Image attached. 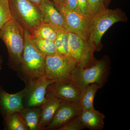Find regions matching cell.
I'll use <instances>...</instances> for the list:
<instances>
[{
	"mask_svg": "<svg viewBox=\"0 0 130 130\" xmlns=\"http://www.w3.org/2000/svg\"><path fill=\"white\" fill-rule=\"evenodd\" d=\"M111 66L109 57L105 56L100 60L95 59L83 67L76 66L71 74L72 79L79 86L83 92L91 84L102 88L108 81Z\"/></svg>",
	"mask_w": 130,
	"mask_h": 130,
	"instance_id": "6da1fadb",
	"label": "cell"
},
{
	"mask_svg": "<svg viewBox=\"0 0 130 130\" xmlns=\"http://www.w3.org/2000/svg\"><path fill=\"white\" fill-rule=\"evenodd\" d=\"M45 56L38 50L32 41L30 32L25 29L24 45L19 77L25 84L45 76Z\"/></svg>",
	"mask_w": 130,
	"mask_h": 130,
	"instance_id": "7a4b0ae2",
	"label": "cell"
},
{
	"mask_svg": "<svg viewBox=\"0 0 130 130\" xmlns=\"http://www.w3.org/2000/svg\"><path fill=\"white\" fill-rule=\"evenodd\" d=\"M25 29L13 18L0 29V38L8 54V66L16 72L19 70L24 45Z\"/></svg>",
	"mask_w": 130,
	"mask_h": 130,
	"instance_id": "3957f363",
	"label": "cell"
},
{
	"mask_svg": "<svg viewBox=\"0 0 130 130\" xmlns=\"http://www.w3.org/2000/svg\"><path fill=\"white\" fill-rule=\"evenodd\" d=\"M128 18L120 8H106L91 19L88 41L93 45L95 51H101L103 46L102 38L113 25L118 22H126Z\"/></svg>",
	"mask_w": 130,
	"mask_h": 130,
	"instance_id": "277c9868",
	"label": "cell"
},
{
	"mask_svg": "<svg viewBox=\"0 0 130 130\" xmlns=\"http://www.w3.org/2000/svg\"><path fill=\"white\" fill-rule=\"evenodd\" d=\"M8 1L13 18L25 29L31 32L44 22L40 8L29 0Z\"/></svg>",
	"mask_w": 130,
	"mask_h": 130,
	"instance_id": "5b68a950",
	"label": "cell"
},
{
	"mask_svg": "<svg viewBox=\"0 0 130 130\" xmlns=\"http://www.w3.org/2000/svg\"><path fill=\"white\" fill-rule=\"evenodd\" d=\"M76 66L74 59L69 55L56 53L45 56V75L53 81L70 79L72 72Z\"/></svg>",
	"mask_w": 130,
	"mask_h": 130,
	"instance_id": "8992f818",
	"label": "cell"
},
{
	"mask_svg": "<svg viewBox=\"0 0 130 130\" xmlns=\"http://www.w3.org/2000/svg\"><path fill=\"white\" fill-rule=\"evenodd\" d=\"M54 81L47 78L45 75L25 84L23 100V107L41 106L46 99L47 87Z\"/></svg>",
	"mask_w": 130,
	"mask_h": 130,
	"instance_id": "52a82bcc",
	"label": "cell"
},
{
	"mask_svg": "<svg viewBox=\"0 0 130 130\" xmlns=\"http://www.w3.org/2000/svg\"><path fill=\"white\" fill-rule=\"evenodd\" d=\"M68 32L69 54L76 61V66L83 67L94 59L95 49L93 45L76 34Z\"/></svg>",
	"mask_w": 130,
	"mask_h": 130,
	"instance_id": "ba28073f",
	"label": "cell"
},
{
	"mask_svg": "<svg viewBox=\"0 0 130 130\" xmlns=\"http://www.w3.org/2000/svg\"><path fill=\"white\" fill-rule=\"evenodd\" d=\"M63 14L65 29L88 41L91 19L85 16L77 7L72 11L65 12Z\"/></svg>",
	"mask_w": 130,
	"mask_h": 130,
	"instance_id": "9c48e42d",
	"label": "cell"
},
{
	"mask_svg": "<svg viewBox=\"0 0 130 130\" xmlns=\"http://www.w3.org/2000/svg\"><path fill=\"white\" fill-rule=\"evenodd\" d=\"M46 93L63 101L78 102L82 92L77 83L70 78L54 81L47 87Z\"/></svg>",
	"mask_w": 130,
	"mask_h": 130,
	"instance_id": "30bf717a",
	"label": "cell"
},
{
	"mask_svg": "<svg viewBox=\"0 0 130 130\" xmlns=\"http://www.w3.org/2000/svg\"><path fill=\"white\" fill-rule=\"evenodd\" d=\"M82 110L78 102L62 101L53 118L45 130H58L77 116Z\"/></svg>",
	"mask_w": 130,
	"mask_h": 130,
	"instance_id": "8fae6325",
	"label": "cell"
},
{
	"mask_svg": "<svg viewBox=\"0 0 130 130\" xmlns=\"http://www.w3.org/2000/svg\"><path fill=\"white\" fill-rule=\"evenodd\" d=\"M24 89L15 94H9L0 84V113L3 118L9 114L20 112L24 108L23 100Z\"/></svg>",
	"mask_w": 130,
	"mask_h": 130,
	"instance_id": "7c38bea8",
	"label": "cell"
},
{
	"mask_svg": "<svg viewBox=\"0 0 130 130\" xmlns=\"http://www.w3.org/2000/svg\"><path fill=\"white\" fill-rule=\"evenodd\" d=\"M39 8L42 13L44 22L51 25L58 30L65 29L64 14L53 2L43 0Z\"/></svg>",
	"mask_w": 130,
	"mask_h": 130,
	"instance_id": "4fadbf2b",
	"label": "cell"
},
{
	"mask_svg": "<svg viewBox=\"0 0 130 130\" xmlns=\"http://www.w3.org/2000/svg\"><path fill=\"white\" fill-rule=\"evenodd\" d=\"M46 101L40 106L41 116L39 128L40 130H45L51 122L55 113L62 102V100L50 94H46Z\"/></svg>",
	"mask_w": 130,
	"mask_h": 130,
	"instance_id": "5bb4252c",
	"label": "cell"
},
{
	"mask_svg": "<svg viewBox=\"0 0 130 130\" xmlns=\"http://www.w3.org/2000/svg\"><path fill=\"white\" fill-rule=\"evenodd\" d=\"M80 117L86 128L90 130H102L104 128L105 115L94 108L82 111Z\"/></svg>",
	"mask_w": 130,
	"mask_h": 130,
	"instance_id": "9a60e30c",
	"label": "cell"
},
{
	"mask_svg": "<svg viewBox=\"0 0 130 130\" xmlns=\"http://www.w3.org/2000/svg\"><path fill=\"white\" fill-rule=\"evenodd\" d=\"M19 112L25 122L28 130H40V107L24 108Z\"/></svg>",
	"mask_w": 130,
	"mask_h": 130,
	"instance_id": "2e32d148",
	"label": "cell"
},
{
	"mask_svg": "<svg viewBox=\"0 0 130 130\" xmlns=\"http://www.w3.org/2000/svg\"><path fill=\"white\" fill-rule=\"evenodd\" d=\"M99 89V86L96 84H91L87 86L82 92L78 103L82 111L94 108L93 105L94 99L96 93Z\"/></svg>",
	"mask_w": 130,
	"mask_h": 130,
	"instance_id": "e0dca14e",
	"label": "cell"
},
{
	"mask_svg": "<svg viewBox=\"0 0 130 130\" xmlns=\"http://www.w3.org/2000/svg\"><path fill=\"white\" fill-rule=\"evenodd\" d=\"M58 30L51 25L44 22L38 25L30 33L32 36L54 42Z\"/></svg>",
	"mask_w": 130,
	"mask_h": 130,
	"instance_id": "ac0fdd59",
	"label": "cell"
},
{
	"mask_svg": "<svg viewBox=\"0 0 130 130\" xmlns=\"http://www.w3.org/2000/svg\"><path fill=\"white\" fill-rule=\"evenodd\" d=\"M6 130H28L25 122L19 112L9 114L3 118Z\"/></svg>",
	"mask_w": 130,
	"mask_h": 130,
	"instance_id": "d6986e66",
	"label": "cell"
},
{
	"mask_svg": "<svg viewBox=\"0 0 130 130\" xmlns=\"http://www.w3.org/2000/svg\"><path fill=\"white\" fill-rule=\"evenodd\" d=\"M31 39L38 50L44 56H50L57 53L54 42L32 36Z\"/></svg>",
	"mask_w": 130,
	"mask_h": 130,
	"instance_id": "ffe728a7",
	"label": "cell"
},
{
	"mask_svg": "<svg viewBox=\"0 0 130 130\" xmlns=\"http://www.w3.org/2000/svg\"><path fill=\"white\" fill-rule=\"evenodd\" d=\"M54 43L57 54L70 56L68 32L67 31L64 29L58 30V36Z\"/></svg>",
	"mask_w": 130,
	"mask_h": 130,
	"instance_id": "44dd1931",
	"label": "cell"
},
{
	"mask_svg": "<svg viewBox=\"0 0 130 130\" xmlns=\"http://www.w3.org/2000/svg\"><path fill=\"white\" fill-rule=\"evenodd\" d=\"M12 18L8 0H0V29Z\"/></svg>",
	"mask_w": 130,
	"mask_h": 130,
	"instance_id": "7402d4cb",
	"label": "cell"
},
{
	"mask_svg": "<svg viewBox=\"0 0 130 130\" xmlns=\"http://www.w3.org/2000/svg\"><path fill=\"white\" fill-rule=\"evenodd\" d=\"M87 2L89 16L91 19L106 9L104 6L103 0H87Z\"/></svg>",
	"mask_w": 130,
	"mask_h": 130,
	"instance_id": "603a6c76",
	"label": "cell"
},
{
	"mask_svg": "<svg viewBox=\"0 0 130 130\" xmlns=\"http://www.w3.org/2000/svg\"><path fill=\"white\" fill-rule=\"evenodd\" d=\"M80 115L77 116L58 130H82L86 128Z\"/></svg>",
	"mask_w": 130,
	"mask_h": 130,
	"instance_id": "cb8c5ba5",
	"label": "cell"
},
{
	"mask_svg": "<svg viewBox=\"0 0 130 130\" xmlns=\"http://www.w3.org/2000/svg\"><path fill=\"white\" fill-rule=\"evenodd\" d=\"M77 7L85 16L91 19L89 16L87 0H77Z\"/></svg>",
	"mask_w": 130,
	"mask_h": 130,
	"instance_id": "d4e9b609",
	"label": "cell"
},
{
	"mask_svg": "<svg viewBox=\"0 0 130 130\" xmlns=\"http://www.w3.org/2000/svg\"><path fill=\"white\" fill-rule=\"evenodd\" d=\"M77 7V0H65L64 13L72 11Z\"/></svg>",
	"mask_w": 130,
	"mask_h": 130,
	"instance_id": "484cf974",
	"label": "cell"
},
{
	"mask_svg": "<svg viewBox=\"0 0 130 130\" xmlns=\"http://www.w3.org/2000/svg\"><path fill=\"white\" fill-rule=\"evenodd\" d=\"M58 9L63 14L64 11L65 0H52Z\"/></svg>",
	"mask_w": 130,
	"mask_h": 130,
	"instance_id": "4316f807",
	"label": "cell"
},
{
	"mask_svg": "<svg viewBox=\"0 0 130 130\" xmlns=\"http://www.w3.org/2000/svg\"><path fill=\"white\" fill-rule=\"evenodd\" d=\"M30 2L37 6L39 7V6L41 4L43 0H29Z\"/></svg>",
	"mask_w": 130,
	"mask_h": 130,
	"instance_id": "83f0119b",
	"label": "cell"
},
{
	"mask_svg": "<svg viewBox=\"0 0 130 130\" xmlns=\"http://www.w3.org/2000/svg\"><path fill=\"white\" fill-rule=\"evenodd\" d=\"M111 1L112 0H103V3L106 8H108V7Z\"/></svg>",
	"mask_w": 130,
	"mask_h": 130,
	"instance_id": "f1b7e54d",
	"label": "cell"
},
{
	"mask_svg": "<svg viewBox=\"0 0 130 130\" xmlns=\"http://www.w3.org/2000/svg\"><path fill=\"white\" fill-rule=\"evenodd\" d=\"M3 63V60L2 58L0 55V70L2 69Z\"/></svg>",
	"mask_w": 130,
	"mask_h": 130,
	"instance_id": "f546056e",
	"label": "cell"
}]
</instances>
